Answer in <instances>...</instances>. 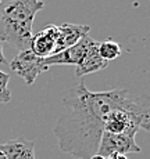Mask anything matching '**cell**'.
Wrapping results in <instances>:
<instances>
[{
    "mask_svg": "<svg viewBox=\"0 0 150 159\" xmlns=\"http://www.w3.org/2000/svg\"><path fill=\"white\" fill-rule=\"evenodd\" d=\"M63 105L64 111L53 133L61 151L78 159H90L97 154L110 112L124 109L150 118L148 94H132L128 89L93 93L82 82L71 86L63 98Z\"/></svg>",
    "mask_w": 150,
    "mask_h": 159,
    "instance_id": "cell-1",
    "label": "cell"
},
{
    "mask_svg": "<svg viewBox=\"0 0 150 159\" xmlns=\"http://www.w3.org/2000/svg\"><path fill=\"white\" fill-rule=\"evenodd\" d=\"M43 8V0H10L0 17V42L10 43L18 53L31 48L33 20Z\"/></svg>",
    "mask_w": 150,
    "mask_h": 159,
    "instance_id": "cell-2",
    "label": "cell"
},
{
    "mask_svg": "<svg viewBox=\"0 0 150 159\" xmlns=\"http://www.w3.org/2000/svg\"><path fill=\"white\" fill-rule=\"evenodd\" d=\"M8 66L11 68V71L15 72V75L22 78L24 82L29 86L35 83L39 75H42L49 69V66L45 64V58H41L36 54H33L31 48L20 51L8 62Z\"/></svg>",
    "mask_w": 150,
    "mask_h": 159,
    "instance_id": "cell-3",
    "label": "cell"
},
{
    "mask_svg": "<svg viewBox=\"0 0 150 159\" xmlns=\"http://www.w3.org/2000/svg\"><path fill=\"white\" fill-rule=\"evenodd\" d=\"M140 151L142 149L135 143L133 137L125 136V134H111L107 131L102 134L99 148H97V154L102 155L103 158H107L114 154H139Z\"/></svg>",
    "mask_w": 150,
    "mask_h": 159,
    "instance_id": "cell-4",
    "label": "cell"
},
{
    "mask_svg": "<svg viewBox=\"0 0 150 159\" xmlns=\"http://www.w3.org/2000/svg\"><path fill=\"white\" fill-rule=\"evenodd\" d=\"M94 42V39H92L89 35L84 36L78 43H75L71 47L65 48V50L60 51L57 54L49 56L45 58V64L50 68L51 65H78L82 61V58L85 57L88 48L92 46Z\"/></svg>",
    "mask_w": 150,
    "mask_h": 159,
    "instance_id": "cell-5",
    "label": "cell"
},
{
    "mask_svg": "<svg viewBox=\"0 0 150 159\" xmlns=\"http://www.w3.org/2000/svg\"><path fill=\"white\" fill-rule=\"evenodd\" d=\"M57 38H59V26H56L54 24H47L42 30L32 35L31 50L41 58L53 56Z\"/></svg>",
    "mask_w": 150,
    "mask_h": 159,
    "instance_id": "cell-6",
    "label": "cell"
},
{
    "mask_svg": "<svg viewBox=\"0 0 150 159\" xmlns=\"http://www.w3.org/2000/svg\"><path fill=\"white\" fill-rule=\"evenodd\" d=\"M90 26L89 25H78V24L64 22L59 26V38L54 47V54L71 47L75 43H78L84 36L89 35Z\"/></svg>",
    "mask_w": 150,
    "mask_h": 159,
    "instance_id": "cell-7",
    "label": "cell"
},
{
    "mask_svg": "<svg viewBox=\"0 0 150 159\" xmlns=\"http://www.w3.org/2000/svg\"><path fill=\"white\" fill-rule=\"evenodd\" d=\"M99 42L94 40L92 46L88 48L85 57L82 58V61L75 66V75L76 78H82L85 75H89V73L99 72L102 69H106L109 66V62L104 61L99 54Z\"/></svg>",
    "mask_w": 150,
    "mask_h": 159,
    "instance_id": "cell-8",
    "label": "cell"
},
{
    "mask_svg": "<svg viewBox=\"0 0 150 159\" xmlns=\"http://www.w3.org/2000/svg\"><path fill=\"white\" fill-rule=\"evenodd\" d=\"M0 149L4 152L7 159H36L35 141L27 139H13L0 144Z\"/></svg>",
    "mask_w": 150,
    "mask_h": 159,
    "instance_id": "cell-9",
    "label": "cell"
},
{
    "mask_svg": "<svg viewBox=\"0 0 150 159\" xmlns=\"http://www.w3.org/2000/svg\"><path fill=\"white\" fill-rule=\"evenodd\" d=\"M97 50H99L100 57L104 61H107V62L118 58L121 56V51H122L121 46L114 40H104V42H102V43H99Z\"/></svg>",
    "mask_w": 150,
    "mask_h": 159,
    "instance_id": "cell-10",
    "label": "cell"
},
{
    "mask_svg": "<svg viewBox=\"0 0 150 159\" xmlns=\"http://www.w3.org/2000/svg\"><path fill=\"white\" fill-rule=\"evenodd\" d=\"M10 75L7 72L0 71V104H6L11 100V91L8 89Z\"/></svg>",
    "mask_w": 150,
    "mask_h": 159,
    "instance_id": "cell-11",
    "label": "cell"
},
{
    "mask_svg": "<svg viewBox=\"0 0 150 159\" xmlns=\"http://www.w3.org/2000/svg\"><path fill=\"white\" fill-rule=\"evenodd\" d=\"M0 65H7V61H6V57L3 54V44L0 42Z\"/></svg>",
    "mask_w": 150,
    "mask_h": 159,
    "instance_id": "cell-12",
    "label": "cell"
},
{
    "mask_svg": "<svg viewBox=\"0 0 150 159\" xmlns=\"http://www.w3.org/2000/svg\"><path fill=\"white\" fill-rule=\"evenodd\" d=\"M90 159H106V158H103L102 155H99V154H94V155H93V157H92Z\"/></svg>",
    "mask_w": 150,
    "mask_h": 159,
    "instance_id": "cell-13",
    "label": "cell"
},
{
    "mask_svg": "<svg viewBox=\"0 0 150 159\" xmlns=\"http://www.w3.org/2000/svg\"><path fill=\"white\" fill-rule=\"evenodd\" d=\"M0 159H7V157L4 155V152H3L2 149H0Z\"/></svg>",
    "mask_w": 150,
    "mask_h": 159,
    "instance_id": "cell-14",
    "label": "cell"
},
{
    "mask_svg": "<svg viewBox=\"0 0 150 159\" xmlns=\"http://www.w3.org/2000/svg\"><path fill=\"white\" fill-rule=\"evenodd\" d=\"M0 4H2V0H0Z\"/></svg>",
    "mask_w": 150,
    "mask_h": 159,
    "instance_id": "cell-15",
    "label": "cell"
}]
</instances>
